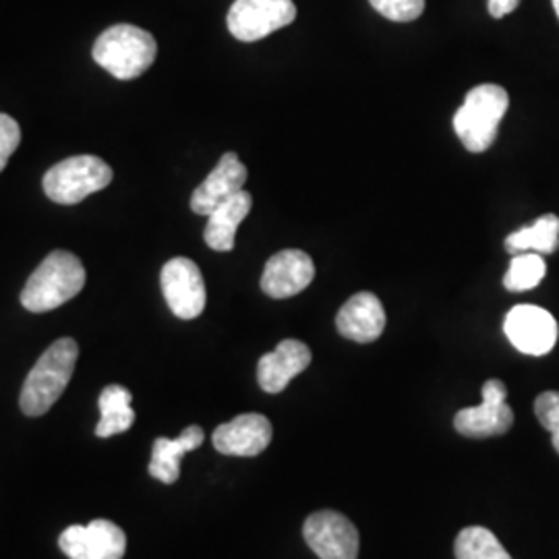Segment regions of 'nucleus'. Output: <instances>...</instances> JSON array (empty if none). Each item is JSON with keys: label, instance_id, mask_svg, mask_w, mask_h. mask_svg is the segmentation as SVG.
Wrapping results in <instances>:
<instances>
[{"label": "nucleus", "instance_id": "nucleus-1", "mask_svg": "<svg viewBox=\"0 0 559 559\" xmlns=\"http://www.w3.org/2000/svg\"><path fill=\"white\" fill-rule=\"evenodd\" d=\"M80 346L73 338H60L44 350L21 390L20 406L27 417L46 415L62 396L73 378Z\"/></svg>", "mask_w": 559, "mask_h": 559}, {"label": "nucleus", "instance_id": "nucleus-2", "mask_svg": "<svg viewBox=\"0 0 559 559\" xmlns=\"http://www.w3.org/2000/svg\"><path fill=\"white\" fill-rule=\"evenodd\" d=\"M85 286V267L71 251H52L36 267L21 290V305L32 313H46L75 299Z\"/></svg>", "mask_w": 559, "mask_h": 559}, {"label": "nucleus", "instance_id": "nucleus-3", "mask_svg": "<svg viewBox=\"0 0 559 559\" xmlns=\"http://www.w3.org/2000/svg\"><path fill=\"white\" fill-rule=\"evenodd\" d=\"M94 60L112 78L131 81L141 78L156 60V38L138 25L119 23L102 32L94 44Z\"/></svg>", "mask_w": 559, "mask_h": 559}, {"label": "nucleus", "instance_id": "nucleus-4", "mask_svg": "<svg viewBox=\"0 0 559 559\" xmlns=\"http://www.w3.org/2000/svg\"><path fill=\"white\" fill-rule=\"evenodd\" d=\"M510 96L496 83L473 87L454 115V131L462 145L473 152H487L498 138L501 119L508 112Z\"/></svg>", "mask_w": 559, "mask_h": 559}, {"label": "nucleus", "instance_id": "nucleus-5", "mask_svg": "<svg viewBox=\"0 0 559 559\" xmlns=\"http://www.w3.org/2000/svg\"><path fill=\"white\" fill-rule=\"evenodd\" d=\"M112 168L98 156H73L44 175V193L60 205H75L112 180Z\"/></svg>", "mask_w": 559, "mask_h": 559}, {"label": "nucleus", "instance_id": "nucleus-6", "mask_svg": "<svg viewBox=\"0 0 559 559\" xmlns=\"http://www.w3.org/2000/svg\"><path fill=\"white\" fill-rule=\"evenodd\" d=\"M297 20L293 0H235L228 11V32L239 41H258Z\"/></svg>", "mask_w": 559, "mask_h": 559}, {"label": "nucleus", "instance_id": "nucleus-7", "mask_svg": "<svg viewBox=\"0 0 559 559\" xmlns=\"http://www.w3.org/2000/svg\"><path fill=\"white\" fill-rule=\"evenodd\" d=\"M483 402L479 406L462 408L454 417V427L460 436L483 440V438H496L510 431L514 423V413L508 399V388L500 380L485 381L483 390Z\"/></svg>", "mask_w": 559, "mask_h": 559}, {"label": "nucleus", "instance_id": "nucleus-8", "mask_svg": "<svg viewBox=\"0 0 559 559\" xmlns=\"http://www.w3.org/2000/svg\"><path fill=\"white\" fill-rule=\"evenodd\" d=\"M302 535L320 559L359 558V531L344 514L321 510L305 520Z\"/></svg>", "mask_w": 559, "mask_h": 559}, {"label": "nucleus", "instance_id": "nucleus-9", "mask_svg": "<svg viewBox=\"0 0 559 559\" xmlns=\"http://www.w3.org/2000/svg\"><path fill=\"white\" fill-rule=\"evenodd\" d=\"M503 332L512 346L531 357H543L558 342V321L537 305H516L508 311Z\"/></svg>", "mask_w": 559, "mask_h": 559}, {"label": "nucleus", "instance_id": "nucleus-10", "mask_svg": "<svg viewBox=\"0 0 559 559\" xmlns=\"http://www.w3.org/2000/svg\"><path fill=\"white\" fill-rule=\"evenodd\" d=\"M162 293L170 311L180 320H195L205 309V282L195 261L173 258L164 263Z\"/></svg>", "mask_w": 559, "mask_h": 559}, {"label": "nucleus", "instance_id": "nucleus-11", "mask_svg": "<svg viewBox=\"0 0 559 559\" xmlns=\"http://www.w3.org/2000/svg\"><path fill=\"white\" fill-rule=\"evenodd\" d=\"M60 549L71 559H122L127 537L110 520H94L85 526H69L59 539Z\"/></svg>", "mask_w": 559, "mask_h": 559}, {"label": "nucleus", "instance_id": "nucleus-12", "mask_svg": "<svg viewBox=\"0 0 559 559\" xmlns=\"http://www.w3.org/2000/svg\"><path fill=\"white\" fill-rule=\"evenodd\" d=\"M313 278V260L299 249H284L265 263L261 276V290L272 299H290L302 293Z\"/></svg>", "mask_w": 559, "mask_h": 559}, {"label": "nucleus", "instance_id": "nucleus-13", "mask_svg": "<svg viewBox=\"0 0 559 559\" xmlns=\"http://www.w3.org/2000/svg\"><path fill=\"white\" fill-rule=\"evenodd\" d=\"M214 448L224 456L251 459L261 454L272 441V423L267 417L249 413L221 425L214 436Z\"/></svg>", "mask_w": 559, "mask_h": 559}, {"label": "nucleus", "instance_id": "nucleus-14", "mask_svg": "<svg viewBox=\"0 0 559 559\" xmlns=\"http://www.w3.org/2000/svg\"><path fill=\"white\" fill-rule=\"evenodd\" d=\"M247 177V166L239 160V156L235 152L224 154L218 166L193 191L191 210L200 216H210L221 203L242 191Z\"/></svg>", "mask_w": 559, "mask_h": 559}, {"label": "nucleus", "instance_id": "nucleus-15", "mask_svg": "<svg viewBox=\"0 0 559 559\" xmlns=\"http://www.w3.org/2000/svg\"><path fill=\"white\" fill-rule=\"evenodd\" d=\"M311 365V350L300 340H282L276 350L263 355L258 365L260 388L267 394H280Z\"/></svg>", "mask_w": 559, "mask_h": 559}, {"label": "nucleus", "instance_id": "nucleus-16", "mask_svg": "<svg viewBox=\"0 0 559 559\" xmlns=\"http://www.w3.org/2000/svg\"><path fill=\"white\" fill-rule=\"evenodd\" d=\"M340 336L360 344L376 342L385 330V311L373 293H359L346 300L338 311Z\"/></svg>", "mask_w": 559, "mask_h": 559}, {"label": "nucleus", "instance_id": "nucleus-17", "mask_svg": "<svg viewBox=\"0 0 559 559\" xmlns=\"http://www.w3.org/2000/svg\"><path fill=\"white\" fill-rule=\"evenodd\" d=\"M253 200L247 191H239L230 200L221 203L207 218V226L203 233V239L210 249L228 253L235 249V239L239 230L240 222L245 221L251 212Z\"/></svg>", "mask_w": 559, "mask_h": 559}, {"label": "nucleus", "instance_id": "nucleus-18", "mask_svg": "<svg viewBox=\"0 0 559 559\" xmlns=\"http://www.w3.org/2000/svg\"><path fill=\"white\" fill-rule=\"evenodd\" d=\"M203 429L198 425L187 427L179 438L168 440V438H158L154 441V452H152V462H150V475L154 479L162 480L166 485L177 483L180 477V459L198 450L203 443Z\"/></svg>", "mask_w": 559, "mask_h": 559}, {"label": "nucleus", "instance_id": "nucleus-19", "mask_svg": "<svg viewBox=\"0 0 559 559\" xmlns=\"http://www.w3.org/2000/svg\"><path fill=\"white\" fill-rule=\"evenodd\" d=\"M559 249V218L556 214H545L533 224L520 228L506 237V251L510 255L539 253L551 255Z\"/></svg>", "mask_w": 559, "mask_h": 559}, {"label": "nucleus", "instance_id": "nucleus-20", "mask_svg": "<svg viewBox=\"0 0 559 559\" xmlns=\"http://www.w3.org/2000/svg\"><path fill=\"white\" fill-rule=\"evenodd\" d=\"M131 400H133L131 392L119 383H112V385L102 390V417L98 427H96L98 438H115V436L131 429V425L135 423V413L131 408Z\"/></svg>", "mask_w": 559, "mask_h": 559}, {"label": "nucleus", "instance_id": "nucleus-21", "mask_svg": "<svg viewBox=\"0 0 559 559\" xmlns=\"http://www.w3.org/2000/svg\"><path fill=\"white\" fill-rule=\"evenodd\" d=\"M456 559H512L500 539L485 526H466L454 543Z\"/></svg>", "mask_w": 559, "mask_h": 559}, {"label": "nucleus", "instance_id": "nucleus-22", "mask_svg": "<svg viewBox=\"0 0 559 559\" xmlns=\"http://www.w3.org/2000/svg\"><path fill=\"white\" fill-rule=\"evenodd\" d=\"M547 274V263L539 253H519L512 255L510 267L503 276V286L510 293H524L537 288Z\"/></svg>", "mask_w": 559, "mask_h": 559}, {"label": "nucleus", "instance_id": "nucleus-23", "mask_svg": "<svg viewBox=\"0 0 559 559\" xmlns=\"http://www.w3.org/2000/svg\"><path fill=\"white\" fill-rule=\"evenodd\" d=\"M371 7L385 20L408 23L419 20L425 11V0H369Z\"/></svg>", "mask_w": 559, "mask_h": 559}, {"label": "nucleus", "instance_id": "nucleus-24", "mask_svg": "<svg viewBox=\"0 0 559 559\" xmlns=\"http://www.w3.org/2000/svg\"><path fill=\"white\" fill-rule=\"evenodd\" d=\"M535 415L540 425L551 433L554 448L559 454V392H543L535 400Z\"/></svg>", "mask_w": 559, "mask_h": 559}, {"label": "nucleus", "instance_id": "nucleus-25", "mask_svg": "<svg viewBox=\"0 0 559 559\" xmlns=\"http://www.w3.org/2000/svg\"><path fill=\"white\" fill-rule=\"evenodd\" d=\"M21 129L17 120L0 112V173L7 168L9 158L20 147Z\"/></svg>", "mask_w": 559, "mask_h": 559}, {"label": "nucleus", "instance_id": "nucleus-26", "mask_svg": "<svg viewBox=\"0 0 559 559\" xmlns=\"http://www.w3.org/2000/svg\"><path fill=\"white\" fill-rule=\"evenodd\" d=\"M519 4L520 0H489V2H487V9H489V15H491V17L501 20V17L514 13V11L519 9Z\"/></svg>", "mask_w": 559, "mask_h": 559}, {"label": "nucleus", "instance_id": "nucleus-27", "mask_svg": "<svg viewBox=\"0 0 559 559\" xmlns=\"http://www.w3.org/2000/svg\"><path fill=\"white\" fill-rule=\"evenodd\" d=\"M554 2V9H556V13H558L559 17V0H551Z\"/></svg>", "mask_w": 559, "mask_h": 559}]
</instances>
